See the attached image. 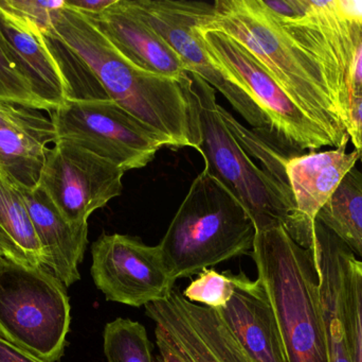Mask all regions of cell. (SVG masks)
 <instances>
[{"label": "cell", "mask_w": 362, "mask_h": 362, "mask_svg": "<svg viewBox=\"0 0 362 362\" xmlns=\"http://www.w3.org/2000/svg\"><path fill=\"white\" fill-rule=\"evenodd\" d=\"M44 34L64 45L110 100L158 132L169 142L170 148L197 150L199 103L192 77L177 80L134 65L89 17L66 2Z\"/></svg>", "instance_id": "1"}, {"label": "cell", "mask_w": 362, "mask_h": 362, "mask_svg": "<svg viewBox=\"0 0 362 362\" xmlns=\"http://www.w3.org/2000/svg\"><path fill=\"white\" fill-rule=\"evenodd\" d=\"M125 172L74 142L59 140L47 150L40 188L72 225L88 218L122 193Z\"/></svg>", "instance_id": "10"}, {"label": "cell", "mask_w": 362, "mask_h": 362, "mask_svg": "<svg viewBox=\"0 0 362 362\" xmlns=\"http://www.w3.org/2000/svg\"><path fill=\"white\" fill-rule=\"evenodd\" d=\"M23 195L45 256V268L66 287L81 278L78 266L88 244V223L72 225L40 188L17 186Z\"/></svg>", "instance_id": "18"}, {"label": "cell", "mask_w": 362, "mask_h": 362, "mask_svg": "<svg viewBox=\"0 0 362 362\" xmlns=\"http://www.w3.org/2000/svg\"><path fill=\"white\" fill-rule=\"evenodd\" d=\"M233 293L231 272L219 273L214 269H204L185 289L182 295L192 303L219 310L227 305Z\"/></svg>", "instance_id": "26"}, {"label": "cell", "mask_w": 362, "mask_h": 362, "mask_svg": "<svg viewBox=\"0 0 362 362\" xmlns=\"http://www.w3.org/2000/svg\"><path fill=\"white\" fill-rule=\"evenodd\" d=\"M86 16L134 65L177 80L191 77L180 55L144 18L134 0H117L101 14Z\"/></svg>", "instance_id": "13"}, {"label": "cell", "mask_w": 362, "mask_h": 362, "mask_svg": "<svg viewBox=\"0 0 362 362\" xmlns=\"http://www.w3.org/2000/svg\"><path fill=\"white\" fill-rule=\"evenodd\" d=\"M57 142H74L127 172L151 163L169 142L110 99H74L51 111Z\"/></svg>", "instance_id": "7"}, {"label": "cell", "mask_w": 362, "mask_h": 362, "mask_svg": "<svg viewBox=\"0 0 362 362\" xmlns=\"http://www.w3.org/2000/svg\"><path fill=\"white\" fill-rule=\"evenodd\" d=\"M219 112L223 123L249 157L257 159L265 171L283 184L288 185L287 163L293 157L304 153L285 144L276 133H263L257 130L247 129L221 106Z\"/></svg>", "instance_id": "22"}, {"label": "cell", "mask_w": 362, "mask_h": 362, "mask_svg": "<svg viewBox=\"0 0 362 362\" xmlns=\"http://www.w3.org/2000/svg\"><path fill=\"white\" fill-rule=\"evenodd\" d=\"M0 362H46L0 336Z\"/></svg>", "instance_id": "32"}, {"label": "cell", "mask_w": 362, "mask_h": 362, "mask_svg": "<svg viewBox=\"0 0 362 362\" xmlns=\"http://www.w3.org/2000/svg\"><path fill=\"white\" fill-rule=\"evenodd\" d=\"M253 221L242 204L206 172L196 176L158 244L174 281L250 255Z\"/></svg>", "instance_id": "4"}, {"label": "cell", "mask_w": 362, "mask_h": 362, "mask_svg": "<svg viewBox=\"0 0 362 362\" xmlns=\"http://www.w3.org/2000/svg\"><path fill=\"white\" fill-rule=\"evenodd\" d=\"M91 276L108 302L146 307L175 288L159 246L139 238L102 234L91 247Z\"/></svg>", "instance_id": "11"}, {"label": "cell", "mask_w": 362, "mask_h": 362, "mask_svg": "<svg viewBox=\"0 0 362 362\" xmlns=\"http://www.w3.org/2000/svg\"><path fill=\"white\" fill-rule=\"evenodd\" d=\"M310 4L321 32L327 38L335 55L342 77L348 87H350L351 66H352L355 50H356L350 28L341 13L338 10L336 0H329V1L310 0Z\"/></svg>", "instance_id": "24"}, {"label": "cell", "mask_w": 362, "mask_h": 362, "mask_svg": "<svg viewBox=\"0 0 362 362\" xmlns=\"http://www.w3.org/2000/svg\"><path fill=\"white\" fill-rule=\"evenodd\" d=\"M251 257L282 336L287 362H329L314 249L283 227L257 232Z\"/></svg>", "instance_id": "3"}, {"label": "cell", "mask_w": 362, "mask_h": 362, "mask_svg": "<svg viewBox=\"0 0 362 362\" xmlns=\"http://www.w3.org/2000/svg\"><path fill=\"white\" fill-rule=\"evenodd\" d=\"M350 106L362 100V38L355 51L350 72Z\"/></svg>", "instance_id": "31"}, {"label": "cell", "mask_w": 362, "mask_h": 362, "mask_svg": "<svg viewBox=\"0 0 362 362\" xmlns=\"http://www.w3.org/2000/svg\"><path fill=\"white\" fill-rule=\"evenodd\" d=\"M346 299L350 315L352 362H362V261L351 253L346 266Z\"/></svg>", "instance_id": "27"}, {"label": "cell", "mask_w": 362, "mask_h": 362, "mask_svg": "<svg viewBox=\"0 0 362 362\" xmlns=\"http://www.w3.org/2000/svg\"><path fill=\"white\" fill-rule=\"evenodd\" d=\"M346 147L344 144L334 150L304 153L287 163V181L297 208L299 244L303 248L314 246L319 213L359 162L357 151L346 153Z\"/></svg>", "instance_id": "14"}, {"label": "cell", "mask_w": 362, "mask_h": 362, "mask_svg": "<svg viewBox=\"0 0 362 362\" xmlns=\"http://www.w3.org/2000/svg\"><path fill=\"white\" fill-rule=\"evenodd\" d=\"M66 286L45 267L0 256V336L46 362H57L69 333Z\"/></svg>", "instance_id": "6"}, {"label": "cell", "mask_w": 362, "mask_h": 362, "mask_svg": "<svg viewBox=\"0 0 362 362\" xmlns=\"http://www.w3.org/2000/svg\"><path fill=\"white\" fill-rule=\"evenodd\" d=\"M191 77L199 103L197 151L204 157V171L242 204L257 232L283 227L299 244L297 208L291 187L257 167L223 123L215 89L200 77Z\"/></svg>", "instance_id": "5"}, {"label": "cell", "mask_w": 362, "mask_h": 362, "mask_svg": "<svg viewBox=\"0 0 362 362\" xmlns=\"http://www.w3.org/2000/svg\"><path fill=\"white\" fill-rule=\"evenodd\" d=\"M117 0H65L66 6L88 16H95L107 10Z\"/></svg>", "instance_id": "33"}, {"label": "cell", "mask_w": 362, "mask_h": 362, "mask_svg": "<svg viewBox=\"0 0 362 362\" xmlns=\"http://www.w3.org/2000/svg\"><path fill=\"white\" fill-rule=\"evenodd\" d=\"M0 250L27 267H45V256L21 191L0 170Z\"/></svg>", "instance_id": "20"}, {"label": "cell", "mask_w": 362, "mask_h": 362, "mask_svg": "<svg viewBox=\"0 0 362 362\" xmlns=\"http://www.w3.org/2000/svg\"><path fill=\"white\" fill-rule=\"evenodd\" d=\"M199 32L212 59L261 108L285 144L300 152L336 148L331 135L281 89L240 43L223 32L200 29V26Z\"/></svg>", "instance_id": "8"}, {"label": "cell", "mask_w": 362, "mask_h": 362, "mask_svg": "<svg viewBox=\"0 0 362 362\" xmlns=\"http://www.w3.org/2000/svg\"><path fill=\"white\" fill-rule=\"evenodd\" d=\"M317 220L362 261V171L356 166L346 174Z\"/></svg>", "instance_id": "21"}, {"label": "cell", "mask_w": 362, "mask_h": 362, "mask_svg": "<svg viewBox=\"0 0 362 362\" xmlns=\"http://www.w3.org/2000/svg\"><path fill=\"white\" fill-rule=\"evenodd\" d=\"M103 350L108 362H155L146 327L129 319L118 318L105 325Z\"/></svg>", "instance_id": "23"}, {"label": "cell", "mask_w": 362, "mask_h": 362, "mask_svg": "<svg viewBox=\"0 0 362 362\" xmlns=\"http://www.w3.org/2000/svg\"><path fill=\"white\" fill-rule=\"evenodd\" d=\"M140 13L176 51L189 74L200 77L216 89L253 130L276 133L272 123L253 100L226 74L206 51L199 26L214 4L185 0H134Z\"/></svg>", "instance_id": "9"}, {"label": "cell", "mask_w": 362, "mask_h": 362, "mask_svg": "<svg viewBox=\"0 0 362 362\" xmlns=\"http://www.w3.org/2000/svg\"><path fill=\"white\" fill-rule=\"evenodd\" d=\"M146 312L191 362H252L216 310L187 301L177 288Z\"/></svg>", "instance_id": "12"}, {"label": "cell", "mask_w": 362, "mask_h": 362, "mask_svg": "<svg viewBox=\"0 0 362 362\" xmlns=\"http://www.w3.org/2000/svg\"><path fill=\"white\" fill-rule=\"evenodd\" d=\"M350 140L354 145L362 164V100L352 102L350 106V127L348 130Z\"/></svg>", "instance_id": "30"}, {"label": "cell", "mask_w": 362, "mask_h": 362, "mask_svg": "<svg viewBox=\"0 0 362 362\" xmlns=\"http://www.w3.org/2000/svg\"><path fill=\"white\" fill-rule=\"evenodd\" d=\"M155 336H156L157 348L159 351L155 362H191L168 339L163 329L156 325H155Z\"/></svg>", "instance_id": "29"}, {"label": "cell", "mask_w": 362, "mask_h": 362, "mask_svg": "<svg viewBox=\"0 0 362 362\" xmlns=\"http://www.w3.org/2000/svg\"><path fill=\"white\" fill-rule=\"evenodd\" d=\"M202 30H216L240 43L281 89L333 138L336 148L350 136L320 66L291 38L262 0H217Z\"/></svg>", "instance_id": "2"}, {"label": "cell", "mask_w": 362, "mask_h": 362, "mask_svg": "<svg viewBox=\"0 0 362 362\" xmlns=\"http://www.w3.org/2000/svg\"><path fill=\"white\" fill-rule=\"evenodd\" d=\"M0 4L28 23L37 26L45 33L57 13L65 6V0H0Z\"/></svg>", "instance_id": "28"}, {"label": "cell", "mask_w": 362, "mask_h": 362, "mask_svg": "<svg viewBox=\"0 0 362 362\" xmlns=\"http://www.w3.org/2000/svg\"><path fill=\"white\" fill-rule=\"evenodd\" d=\"M234 293L225 307L215 310L252 362H287L282 336L261 281L244 272L232 274Z\"/></svg>", "instance_id": "16"}, {"label": "cell", "mask_w": 362, "mask_h": 362, "mask_svg": "<svg viewBox=\"0 0 362 362\" xmlns=\"http://www.w3.org/2000/svg\"><path fill=\"white\" fill-rule=\"evenodd\" d=\"M320 280V302L329 362H352L346 266L350 249L316 221L313 246Z\"/></svg>", "instance_id": "15"}, {"label": "cell", "mask_w": 362, "mask_h": 362, "mask_svg": "<svg viewBox=\"0 0 362 362\" xmlns=\"http://www.w3.org/2000/svg\"><path fill=\"white\" fill-rule=\"evenodd\" d=\"M51 142H57L54 125L0 128V170L16 186L35 188Z\"/></svg>", "instance_id": "19"}, {"label": "cell", "mask_w": 362, "mask_h": 362, "mask_svg": "<svg viewBox=\"0 0 362 362\" xmlns=\"http://www.w3.org/2000/svg\"><path fill=\"white\" fill-rule=\"evenodd\" d=\"M0 40L50 112L64 106L69 83L42 30L0 4Z\"/></svg>", "instance_id": "17"}, {"label": "cell", "mask_w": 362, "mask_h": 362, "mask_svg": "<svg viewBox=\"0 0 362 362\" xmlns=\"http://www.w3.org/2000/svg\"><path fill=\"white\" fill-rule=\"evenodd\" d=\"M0 256H2L1 250H0Z\"/></svg>", "instance_id": "34"}, {"label": "cell", "mask_w": 362, "mask_h": 362, "mask_svg": "<svg viewBox=\"0 0 362 362\" xmlns=\"http://www.w3.org/2000/svg\"><path fill=\"white\" fill-rule=\"evenodd\" d=\"M0 103L13 104L50 113L48 106L37 97L27 77L8 55L0 40Z\"/></svg>", "instance_id": "25"}]
</instances>
